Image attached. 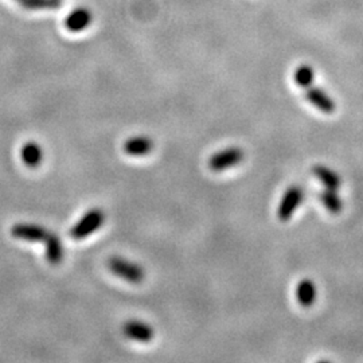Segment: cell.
I'll list each match as a JSON object with an SVG mask.
<instances>
[{
    "mask_svg": "<svg viewBox=\"0 0 363 363\" xmlns=\"http://www.w3.org/2000/svg\"><path fill=\"white\" fill-rule=\"evenodd\" d=\"M108 267L116 276L128 281L130 284H140L146 278V272L139 264L132 262L123 257H112L108 262Z\"/></svg>",
    "mask_w": 363,
    "mask_h": 363,
    "instance_id": "obj_1",
    "label": "cell"
},
{
    "mask_svg": "<svg viewBox=\"0 0 363 363\" xmlns=\"http://www.w3.org/2000/svg\"><path fill=\"white\" fill-rule=\"evenodd\" d=\"M105 221V214L101 209H92L73 226L70 235L74 239H83L99 230Z\"/></svg>",
    "mask_w": 363,
    "mask_h": 363,
    "instance_id": "obj_2",
    "label": "cell"
},
{
    "mask_svg": "<svg viewBox=\"0 0 363 363\" xmlns=\"http://www.w3.org/2000/svg\"><path fill=\"white\" fill-rule=\"evenodd\" d=\"M245 159V152L239 147H229L214 153L209 159V167L215 172H222L238 166Z\"/></svg>",
    "mask_w": 363,
    "mask_h": 363,
    "instance_id": "obj_3",
    "label": "cell"
},
{
    "mask_svg": "<svg viewBox=\"0 0 363 363\" xmlns=\"http://www.w3.org/2000/svg\"><path fill=\"white\" fill-rule=\"evenodd\" d=\"M304 199V190L300 186H291L280 201L278 208V218L285 222L292 218Z\"/></svg>",
    "mask_w": 363,
    "mask_h": 363,
    "instance_id": "obj_4",
    "label": "cell"
},
{
    "mask_svg": "<svg viewBox=\"0 0 363 363\" xmlns=\"http://www.w3.org/2000/svg\"><path fill=\"white\" fill-rule=\"evenodd\" d=\"M11 235L18 239L28 241V242H46L51 232L35 223H17L11 229Z\"/></svg>",
    "mask_w": 363,
    "mask_h": 363,
    "instance_id": "obj_5",
    "label": "cell"
},
{
    "mask_svg": "<svg viewBox=\"0 0 363 363\" xmlns=\"http://www.w3.org/2000/svg\"><path fill=\"white\" fill-rule=\"evenodd\" d=\"M305 97L314 107L318 108L323 113L330 115L334 113L337 109L335 101L321 87L314 85L305 87Z\"/></svg>",
    "mask_w": 363,
    "mask_h": 363,
    "instance_id": "obj_6",
    "label": "cell"
},
{
    "mask_svg": "<svg viewBox=\"0 0 363 363\" xmlns=\"http://www.w3.org/2000/svg\"><path fill=\"white\" fill-rule=\"evenodd\" d=\"M124 335L136 342L149 343L153 339V328L150 324L140 321H129L123 327Z\"/></svg>",
    "mask_w": 363,
    "mask_h": 363,
    "instance_id": "obj_7",
    "label": "cell"
},
{
    "mask_svg": "<svg viewBox=\"0 0 363 363\" xmlns=\"http://www.w3.org/2000/svg\"><path fill=\"white\" fill-rule=\"evenodd\" d=\"M316 295H318L316 285H315V282L312 280L304 278L298 284L296 299H298V303H299L301 307L308 308V307L314 305L315 301H316Z\"/></svg>",
    "mask_w": 363,
    "mask_h": 363,
    "instance_id": "obj_8",
    "label": "cell"
},
{
    "mask_svg": "<svg viewBox=\"0 0 363 363\" xmlns=\"http://www.w3.org/2000/svg\"><path fill=\"white\" fill-rule=\"evenodd\" d=\"M92 23V14L87 8L80 7L69 14L66 18V27L71 33H80L85 30L86 27Z\"/></svg>",
    "mask_w": 363,
    "mask_h": 363,
    "instance_id": "obj_9",
    "label": "cell"
},
{
    "mask_svg": "<svg viewBox=\"0 0 363 363\" xmlns=\"http://www.w3.org/2000/svg\"><path fill=\"white\" fill-rule=\"evenodd\" d=\"M153 149V142L147 136H135L124 143V152L130 156L149 155Z\"/></svg>",
    "mask_w": 363,
    "mask_h": 363,
    "instance_id": "obj_10",
    "label": "cell"
},
{
    "mask_svg": "<svg viewBox=\"0 0 363 363\" xmlns=\"http://www.w3.org/2000/svg\"><path fill=\"white\" fill-rule=\"evenodd\" d=\"M312 172L321 180V183L326 186V189H331V190H337L338 192L339 187L342 186L341 176L334 170H331V169H328L326 166L318 164V166H315L312 169Z\"/></svg>",
    "mask_w": 363,
    "mask_h": 363,
    "instance_id": "obj_11",
    "label": "cell"
},
{
    "mask_svg": "<svg viewBox=\"0 0 363 363\" xmlns=\"http://www.w3.org/2000/svg\"><path fill=\"white\" fill-rule=\"evenodd\" d=\"M46 245V258L50 264L57 265L62 261L64 258V248L61 244V239L58 235L51 233L49 239L44 242Z\"/></svg>",
    "mask_w": 363,
    "mask_h": 363,
    "instance_id": "obj_12",
    "label": "cell"
},
{
    "mask_svg": "<svg viewBox=\"0 0 363 363\" xmlns=\"http://www.w3.org/2000/svg\"><path fill=\"white\" fill-rule=\"evenodd\" d=\"M22 160L23 163L27 166V167H37L41 164L43 158V152L41 150V147L34 143V142H30V143H26L23 146L21 152Z\"/></svg>",
    "mask_w": 363,
    "mask_h": 363,
    "instance_id": "obj_13",
    "label": "cell"
},
{
    "mask_svg": "<svg viewBox=\"0 0 363 363\" xmlns=\"http://www.w3.org/2000/svg\"><path fill=\"white\" fill-rule=\"evenodd\" d=\"M321 203L324 205V208L331 214H341L343 210L342 198L339 196V194L337 190H331V189H326L324 192L319 194Z\"/></svg>",
    "mask_w": 363,
    "mask_h": 363,
    "instance_id": "obj_14",
    "label": "cell"
},
{
    "mask_svg": "<svg viewBox=\"0 0 363 363\" xmlns=\"http://www.w3.org/2000/svg\"><path fill=\"white\" fill-rule=\"evenodd\" d=\"M295 83L300 87H308L314 84L315 80V71L310 65H300L299 67L295 70Z\"/></svg>",
    "mask_w": 363,
    "mask_h": 363,
    "instance_id": "obj_15",
    "label": "cell"
},
{
    "mask_svg": "<svg viewBox=\"0 0 363 363\" xmlns=\"http://www.w3.org/2000/svg\"><path fill=\"white\" fill-rule=\"evenodd\" d=\"M27 8H51L57 7L61 0H18Z\"/></svg>",
    "mask_w": 363,
    "mask_h": 363,
    "instance_id": "obj_16",
    "label": "cell"
}]
</instances>
